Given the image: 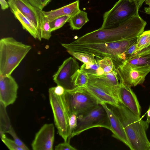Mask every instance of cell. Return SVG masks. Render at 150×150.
<instances>
[{
	"instance_id": "cell-10",
	"label": "cell",
	"mask_w": 150,
	"mask_h": 150,
	"mask_svg": "<svg viewBox=\"0 0 150 150\" xmlns=\"http://www.w3.org/2000/svg\"><path fill=\"white\" fill-rule=\"evenodd\" d=\"M79 64L74 58L65 59L53 76V80L57 85L63 87L66 90H71L76 87L73 83L72 77L79 69Z\"/></svg>"
},
{
	"instance_id": "cell-27",
	"label": "cell",
	"mask_w": 150,
	"mask_h": 150,
	"mask_svg": "<svg viewBox=\"0 0 150 150\" xmlns=\"http://www.w3.org/2000/svg\"><path fill=\"white\" fill-rule=\"evenodd\" d=\"M125 61L135 65L150 68V53L134 57Z\"/></svg>"
},
{
	"instance_id": "cell-34",
	"label": "cell",
	"mask_w": 150,
	"mask_h": 150,
	"mask_svg": "<svg viewBox=\"0 0 150 150\" xmlns=\"http://www.w3.org/2000/svg\"><path fill=\"white\" fill-rule=\"evenodd\" d=\"M55 150H76L77 149L71 145L69 142H64L59 143L55 147Z\"/></svg>"
},
{
	"instance_id": "cell-8",
	"label": "cell",
	"mask_w": 150,
	"mask_h": 150,
	"mask_svg": "<svg viewBox=\"0 0 150 150\" xmlns=\"http://www.w3.org/2000/svg\"><path fill=\"white\" fill-rule=\"evenodd\" d=\"M49 94L55 125L59 135L64 142H67L69 136L68 114L62 96L55 95L51 88L49 89Z\"/></svg>"
},
{
	"instance_id": "cell-26",
	"label": "cell",
	"mask_w": 150,
	"mask_h": 150,
	"mask_svg": "<svg viewBox=\"0 0 150 150\" xmlns=\"http://www.w3.org/2000/svg\"><path fill=\"white\" fill-rule=\"evenodd\" d=\"M74 57L85 64H93L96 61L93 55L86 53L73 51H67Z\"/></svg>"
},
{
	"instance_id": "cell-4",
	"label": "cell",
	"mask_w": 150,
	"mask_h": 150,
	"mask_svg": "<svg viewBox=\"0 0 150 150\" xmlns=\"http://www.w3.org/2000/svg\"><path fill=\"white\" fill-rule=\"evenodd\" d=\"M32 49L12 37L0 40V75H11Z\"/></svg>"
},
{
	"instance_id": "cell-1",
	"label": "cell",
	"mask_w": 150,
	"mask_h": 150,
	"mask_svg": "<svg viewBox=\"0 0 150 150\" xmlns=\"http://www.w3.org/2000/svg\"><path fill=\"white\" fill-rule=\"evenodd\" d=\"M146 22L139 13L109 29L100 28L87 33L72 42L76 43H90L117 41L137 38L144 31Z\"/></svg>"
},
{
	"instance_id": "cell-7",
	"label": "cell",
	"mask_w": 150,
	"mask_h": 150,
	"mask_svg": "<svg viewBox=\"0 0 150 150\" xmlns=\"http://www.w3.org/2000/svg\"><path fill=\"white\" fill-rule=\"evenodd\" d=\"M96 127L110 130V122L107 113L101 104L77 115V126L71 137L88 129Z\"/></svg>"
},
{
	"instance_id": "cell-35",
	"label": "cell",
	"mask_w": 150,
	"mask_h": 150,
	"mask_svg": "<svg viewBox=\"0 0 150 150\" xmlns=\"http://www.w3.org/2000/svg\"><path fill=\"white\" fill-rule=\"evenodd\" d=\"M51 88L54 93L58 96H63L66 91L63 87L58 85L55 87H51Z\"/></svg>"
},
{
	"instance_id": "cell-30",
	"label": "cell",
	"mask_w": 150,
	"mask_h": 150,
	"mask_svg": "<svg viewBox=\"0 0 150 150\" xmlns=\"http://www.w3.org/2000/svg\"><path fill=\"white\" fill-rule=\"evenodd\" d=\"M77 115L72 113L68 115V124L69 126V136L67 141L69 142L72 134L77 126Z\"/></svg>"
},
{
	"instance_id": "cell-12",
	"label": "cell",
	"mask_w": 150,
	"mask_h": 150,
	"mask_svg": "<svg viewBox=\"0 0 150 150\" xmlns=\"http://www.w3.org/2000/svg\"><path fill=\"white\" fill-rule=\"evenodd\" d=\"M54 128L52 123L44 125L36 134L32 144L33 150H52Z\"/></svg>"
},
{
	"instance_id": "cell-17",
	"label": "cell",
	"mask_w": 150,
	"mask_h": 150,
	"mask_svg": "<svg viewBox=\"0 0 150 150\" xmlns=\"http://www.w3.org/2000/svg\"><path fill=\"white\" fill-rule=\"evenodd\" d=\"M79 4V0H77L60 8L48 11H42V12L50 21L58 17L65 15L70 16L71 17L73 16L80 11Z\"/></svg>"
},
{
	"instance_id": "cell-36",
	"label": "cell",
	"mask_w": 150,
	"mask_h": 150,
	"mask_svg": "<svg viewBox=\"0 0 150 150\" xmlns=\"http://www.w3.org/2000/svg\"><path fill=\"white\" fill-rule=\"evenodd\" d=\"M0 3L2 10H5L9 6L8 2H7L5 0H0Z\"/></svg>"
},
{
	"instance_id": "cell-13",
	"label": "cell",
	"mask_w": 150,
	"mask_h": 150,
	"mask_svg": "<svg viewBox=\"0 0 150 150\" xmlns=\"http://www.w3.org/2000/svg\"><path fill=\"white\" fill-rule=\"evenodd\" d=\"M18 86L11 75H0V102L6 107L13 104L17 98Z\"/></svg>"
},
{
	"instance_id": "cell-23",
	"label": "cell",
	"mask_w": 150,
	"mask_h": 150,
	"mask_svg": "<svg viewBox=\"0 0 150 150\" xmlns=\"http://www.w3.org/2000/svg\"><path fill=\"white\" fill-rule=\"evenodd\" d=\"M6 108L0 102V133H7L12 127Z\"/></svg>"
},
{
	"instance_id": "cell-18",
	"label": "cell",
	"mask_w": 150,
	"mask_h": 150,
	"mask_svg": "<svg viewBox=\"0 0 150 150\" xmlns=\"http://www.w3.org/2000/svg\"><path fill=\"white\" fill-rule=\"evenodd\" d=\"M101 104L105 103L110 105L117 106L119 102L117 98L108 93L95 85L88 82L85 87Z\"/></svg>"
},
{
	"instance_id": "cell-41",
	"label": "cell",
	"mask_w": 150,
	"mask_h": 150,
	"mask_svg": "<svg viewBox=\"0 0 150 150\" xmlns=\"http://www.w3.org/2000/svg\"><path fill=\"white\" fill-rule=\"evenodd\" d=\"M149 108H150V107H149Z\"/></svg>"
},
{
	"instance_id": "cell-16",
	"label": "cell",
	"mask_w": 150,
	"mask_h": 150,
	"mask_svg": "<svg viewBox=\"0 0 150 150\" xmlns=\"http://www.w3.org/2000/svg\"><path fill=\"white\" fill-rule=\"evenodd\" d=\"M101 104L105 109L109 119L110 125V130L112 133V136L122 142L129 149L130 146L125 130L119 119L112 110L107 104Z\"/></svg>"
},
{
	"instance_id": "cell-11",
	"label": "cell",
	"mask_w": 150,
	"mask_h": 150,
	"mask_svg": "<svg viewBox=\"0 0 150 150\" xmlns=\"http://www.w3.org/2000/svg\"><path fill=\"white\" fill-rule=\"evenodd\" d=\"M88 75V82L95 85L108 93L118 98L120 82L116 69L100 76Z\"/></svg>"
},
{
	"instance_id": "cell-25",
	"label": "cell",
	"mask_w": 150,
	"mask_h": 150,
	"mask_svg": "<svg viewBox=\"0 0 150 150\" xmlns=\"http://www.w3.org/2000/svg\"><path fill=\"white\" fill-rule=\"evenodd\" d=\"M80 69L88 74L100 76L105 73L102 69L100 67L98 61L93 64H83Z\"/></svg>"
},
{
	"instance_id": "cell-2",
	"label": "cell",
	"mask_w": 150,
	"mask_h": 150,
	"mask_svg": "<svg viewBox=\"0 0 150 150\" xmlns=\"http://www.w3.org/2000/svg\"><path fill=\"white\" fill-rule=\"evenodd\" d=\"M110 108L120 121L129 142L131 150H148L150 142L146 132L149 124L119 102Z\"/></svg>"
},
{
	"instance_id": "cell-39",
	"label": "cell",
	"mask_w": 150,
	"mask_h": 150,
	"mask_svg": "<svg viewBox=\"0 0 150 150\" xmlns=\"http://www.w3.org/2000/svg\"><path fill=\"white\" fill-rule=\"evenodd\" d=\"M144 11L146 13L150 15V7H146L144 8Z\"/></svg>"
},
{
	"instance_id": "cell-15",
	"label": "cell",
	"mask_w": 150,
	"mask_h": 150,
	"mask_svg": "<svg viewBox=\"0 0 150 150\" xmlns=\"http://www.w3.org/2000/svg\"><path fill=\"white\" fill-rule=\"evenodd\" d=\"M8 3L11 9L18 11L29 19L37 29L40 35L39 31L38 9L33 6L28 0H8Z\"/></svg>"
},
{
	"instance_id": "cell-9",
	"label": "cell",
	"mask_w": 150,
	"mask_h": 150,
	"mask_svg": "<svg viewBox=\"0 0 150 150\" xmlns=\"http://www.w3.org/2000/svg\"><path fill=\"white\" fill-rule=\"evenodd\" d=\"M120 82L129 87L142 84L150 72L149 67H140L123 61L116 68Z\"/></svg>"
},
{
	"instance_id": "cell-6",
	"label": "cell",
	"mask_w": 150,
	"mask_h": 150,
	"mask_svg": "<svg viewBox=\"0 0 150 150\" xmlns=\"http://www.w3.org/2000/svg\"><path fill=\"white\" fill-rule=\"evenodd\" d=\"M139 9L132 0H119L103 15L101 29L115 27L138 13Z\"/></svg>"
},
{
	"instance_id": "cell-20",
	"label": "cell",
	"mask_w": 150,
	"mask_h": 150,
	"mask_svg": "<svg viewBox=\"0 0 150 150\" xmlns=\"http://www.w3.org/2000/svg\"><path fill=\"white\" fill-rule=\"evenodd\" d=\"M136 45L137 52L134 57L150 53V30L144 31L137 37Z\"/></svg>"
},
{
	"instance_id": "cell-14",
	"label": "cell",
	"mask_w": 150,
	"mask_h": 150,
	"mask_svg": "<svg viewBox=\"0 0 150 150\" xmlns=\"http://www.w3.org/2000/svg\"><path fill=\"white\" fill-rule=\"evenodd\" d=\"M117 98L121 103L138 116L141 114V107L137 98L131 87L120 82Z\"/></svg>"
},
{
	"instance_id": "cell-5",
	"label": "cell",
	"mask_w": 150,
	"mask_h": 150,
	"mask_svg": "<svg viewBox=\"0 0 150 150\" xmlns=\"http://www.w3.org/2000/svg\"><path fill=\"white\" fill-rule=\"evenodd\" d=\"M62 97L68 115L74 113L78 115L100 104L85 87L66 90Z\"/></svg>"
},
{
	"instance_id": "cell-29",
	"label": "cell",
	"mask_w": 150,
	"mask_h": 150,
	"mask_svg": "<svg viewBox=\"0 0 150 150\" xmlns=\"http://www.w3.org/2000/svg\"><path fill=\"white\" fill-rule=\"evenodd\" d=\"M71 16L65 15L58 17L49 22L52 32L62 27L67 22H68Z\"/></svg>"
},
{
	"instance_id": "cell-19",
	"label": "cell",
	"mask_w": 150,
	"mask_h": 150,
	"mask_svg": "<svg viewBox=\"0 0 150 150\" xmlns=\"http://www.w3.org/2000/svg\"><path fill=\"white\" fill-rule=\"evenodd\" d=\"M11 10L15 17L21 24L23 28L29 32L34 38L41 40L42 38L37 29L30 20L18 11L13 9H11Z\"/></svg>"
},
{
	"instance_id": "cell-3",
	"label": "cell",
	"mask_w": 150,
	"mask_h": 150,
	"mask_svg": "<svg viewBox=\"0 0 150 150\" xmlns=\"http://www.w3.org/2000/svg\"><path fill=\"white\" fill-rule=\"evenodd\" d=\"M137 38L117 41L90 43H62L67 51L86 53L101 59L105 57L111 58L116 68L125 61L124 53L135 42Z\"/></svg>"
},
{
	"instance_id": "cell-31",
	"label": "cell",
	"mask_w": 150,
	"mask_h": 150,
	"mask_svg": "<svg viewBox=\"0 0 150 150\" xmlns=\"http://www.w3.org/2000/svg\"><path fill=\"white\" fill-rule=\"evenodd\" d=\"M0 137L4 144L10 150H23L18 146L14 140L6 137L5 133H0Z\"/></svg>"
},
{
	"instance_id": "cell-38",
	"label": "cell",
	"mask_w": 150,
	"mask_h": 150,
	"mask_svg": "<svg viewBox=\"0 0 150 150\" xmlns=\"http://www.w3.org/2000/svg\"><path fill=\"white\" fill-rule=\"evenodd\" d=\"M147 119L146 121L149 124L150 123V108H149L146 112Z\"/></svg>"
},
{
	"instance_id": "cell-33",
	"label": "cell",
	"mask_w": 150,
	"mask_h": 150,
	"mask_svg": "<svg viewBox=\"0 0 150 150\" xmlns=\"http://www.w3.org/2000/svg\"><path fill=\"white\" fill-rule=\"evenodd\" d=\"M34 7L42 10L52 0H28Z\"/></svg>"
},
{
	"instance_id": "cell-22",
	"label": "cell",
	"mask_w": 150,
	"mask_h": 150,
	"mask_svg": "<svg viewBox=\"0 0 150 150\" xmlns=\"http://www.w3.org/2000/svg\"><path fill=\"white\" fill-rule=\"evenodd\" d=\"M89 21L87 13L80 10L74 16L70 17L68 22L72 30H78Z\"/></svg>"
},
{
	"instance_id": "cell-32",
	"label": "cell",
	"mask_w": 150,
	"mask_h": 150,
	"mask_svg": "<svg viewBox=\"0 0 150 150\" xmlns=\"http://www.w3.org/2000/svg\"><path fill=\"white\" fill-rule=\"evenodd\" d=\"M7 133L11 136L13 140L18 146L22 148L23 150H29L28 147L18 137L12 127H11Z\"/></svg>"
},
{
	"instance_id": "cell-21",
	"label": "cell",
	"mask_w": 150,
	"mask_h": 150,
	"mask_svg": "<svg viewBox=\"0 0 150 150\" xmlns=\"http://www.w3.org/2000/svg\"><path fill=\"white\" fill-rule=\"evenodd\" d=\"M42 11L38 9L39 16V33L41 38L49 40L52 36V32L49 21L45 16Z\"/></svg>"
},
{
	"instance_id": "cell-40",
	"label": "cell",
	"mask_w": 150,
	"mask_h": 150,
	"mask_svg": "<svg viewBox=\"0 0 150 150\" xmlns=\"http://www.w3.org/2000/svg\"><path fill=\"white\" fill-rule=\"evenodd\" d=\"M148 150H150V146L149 147Z\"/></svg>"
},
{
	"instance_id": "cell-37",
	"label": "cell",
	"mask_w": 150,
	"mask_h": 150,
	"mask_svg": "<svg viewBox=\"0 0 150 150\" xmlns=\"http://www.w3.org/2000/svg\"><path fill=\"white\" fill-rule=\"evenodd\" d=\"M137 4L139 9L142 6L143 4L146 0H132Z\"/></svg>"
},
{
	"instance_id": "cell-24",
	"label": "cell",
	"mask_w": 150,
	"mask_h": 150,
	"mask_svg": "<svg viewBox=\"0 0 150 150\" xmlns=\"http://www.w3.org/2000/svg\"><path fill=\"white\" fill-rule=\"evenodd\" d=\"M89 79L88 74L80 69L72 77V82L76 87H86Z\"/></svg>"
},
{
	"instance_id": "cell-28",
	"label": "cell",
	"mask_w": 150,
	"mask_h": 150,
	"mask_svg": "<svg viewBox=\"0 0 150 150\" xmlns=\"http://www.w3.org/2000/svg\"><path fill=\"white\" fill-rule=\"evenodd\" d=\"M100 67L102 69L105 74L109 73L116 69L112 59L105 57L100 59H97Z\"/></svg>"
}]
</instances>
